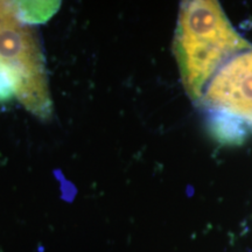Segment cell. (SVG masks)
<instances>
[{
  "label": "cell",
  "instance_id": "1",
  "mask_svg": "<svg viewBox=\"0 0 252 252\" xmlns=\"http://www.w3.org/2000/svg\"><path fill=\"white\" fill-rule=\"evenodd\" d=\"M251 46L234 30L216 1L197 0L182 7L178 52L186 87L200 98L226 59Z\"/></svg>",
  "mask_w": 252,
  "mask_h": 252
},
{
  "label": "cell",
  "instance_id": "2",
  "mask_svg": "<svg viewBox=\"0 0 252 252\" xmlns=\"http://www.w3.org/2000/svg\"><path fill=\"white\" fill-rule=\"evenodd\" d=\"M0 68L21 104L39 118L52 116L45 58L36 35L19 18L12 2L0 1Z\"/></svg>",
  "mask_w": 252,
  "mask_h": 252
},
{
  "label": "cell",
  "instance_id": "3",
  "mask_svg": "<svg viewBox=\"0 0 252 252\" xmlns=\"http://www.w3.org/2000/svg\"><path fill=\"white\" fill-rule=\"evenodd\" d=\"M204 98L213 108L252 123V49L228 60L216 71Z\"/></svg>",
  "mask_w": 252,
  "mask_h": 252
},
{
  "label": "cell",
  "instance_id": "4",
  "mask_svg": "<svg viewBox=\"0 0 252 252\" xmlns=\"http://www.w3.org/2000/svg\"><path fill=\"white\" fill-rule=\"evenodd\" d=\"M19 18L25 24H39L45 23L53 14L58 11L60 2L54 1H25L12 2Z\"/></svg>",
  "mask_w": 252,
  "mask_h": 252
},
{
  "label": "cell",
  "instance_id": "5",
  "mask_svg": "<svg viewBox=\"0 0 252 252\" xmlns=\"http://www.w3.org/2000/svg\"><path fill=\"white\" fill-rule=\"evenodd\" d=\"M14 94L13 84H12L7 74L0 68V103L8 102Z\"/></svg>",
  "mask_w": 252,
  "mask_h": 252
}]
</instances>
